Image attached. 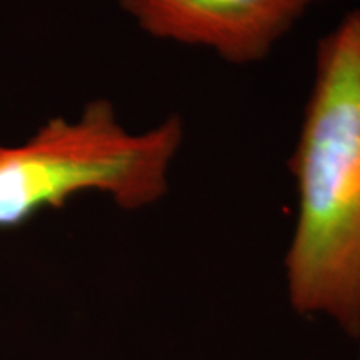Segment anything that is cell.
Masks as SVG:
<instances>
[{"label":"cell","instance_id":"cell-1","mask_svg":"<svg viewBox=\"0 0 360 360\" xmlns=\"http://www.w3.org/2000/svg\"><path fill=\"white\" fill-rule=\"evenodd\" d=\"M290 172L292 304L299 312L327 314L360 337V8L319 40Z\"/></svg>","mask_w":360,"mask_h":360},{"label":"cell","instance_id":"cell-3","mask_svg":"<svg viewBox=\"0 0 360 360\" xmlns=\"http://www.w3.org/2000/svg\"><path fill=\"white\" fill-rule=\"evenodd\" d=\"M150 37L212 51L227 64H259L322 0H117Z\"/></svg>","mask_w":360,"mask_h":360},{"label":"cell","instance_id":"cell-2","mask_svg":"<svg viewBox=\"0 0 360 360\" xmlns=\"http://www.w3.org/2000/svg\"><path fill=\"white\" fill-rule=\"evenodd\" d=\"M182 139L179 115L130 132L103 98L74 120L51 119L19 146H0V229L84 192L103 193L125 210L155 204L167 193Z\"/></svg>","mask_w":360,"mask_h":360}]
</instances>
